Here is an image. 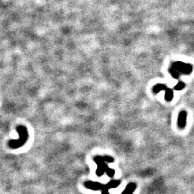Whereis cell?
<instances>
[{
    "label": "cell",
    "mask_w": 194,
    "mask_h": 194,
    "mask_svg": "<svg viewBox=\"0 0 194 194\" xmlns=\"http://www.w3.org/2000/svg\"><path fill=\"white\" fill-rule=\"evenodd\" d=\"M136 189H137V185L135 183H130L126 186L125 189L121 194H133Z\"/></svg>",
    "instance_id": "cell-6"
},
{
    "label": "cell",
    "mask_w": 194,
    "mask_h": 194,
    "mask_svg": "<svg viewBox=\"0 0 194 194\" xmlns=\"http://www.w3.org/2000/svg\"><path fill=\"white\" fill-rule=\"evenodd\" d=\"M173 98V91L171 89H166L165 90V99L166 101H171Z\"/></svg>",
    "instance_id": "cell-7"
},
{
    "label": "cell",
    "mask_w": 194,
    "mask_h": 194,
    "mask_svg": "<svg viewBox=\"0 0 194 194\" xmlns=\"http://www.w3.org/2000/svg\"><path fill=\"white\" fill-rule=\"evenodd\" d=\"M184 87H185V83H183V82H179V83L175 86L174 89H175V90H178L179 91V90L183 89Z\"/></svg>",
    "instance_id": "cell-9"
},
{
    "label": "cell",
    "mask_w": 194,
    "mask_h": 194,
    "mask_svg": "<svg viewBox=\"0 0 194 194\" xmlns=\"http://www.w3.org/2000/svg\"><path fill=\"white\" fill-rule=\"evenodd\" d=\"M120 184V181L118 180H112V181H109L107 184H104L102 189H101V194H110L109 193V189H114V188L118 187Z\"/></svg>",
    "instance_id": "cell-3"
},
{
    "label": "cell",
    "mask_w": 194,
    "mask_h": 194,
    "mask_svg": "<svg viewBox=\"0 0 194 194\" xmlns=\"http://www.w3.org/2000/svg\"><path fill=\"white\" fill-rule=\"evenodd\" d=\"M187 124V112L185 111H182L180 112L178 119V125L181 129L185 127Z\"/></svg>",
    "instance_id": "cell-5"
},
{
    "label": "cell",
    "mask_w": 194,
    "mask_h": 194,
    "mask_svg": "<svg viewBox=\"0 0 194 194\" xmlns=\"http://www.w3.org/2000/svg\"><path fill=\"white\" fill-rule=\"evenodd\" d=\"M166 86L165 84H157L155 85L153 88L154 93H158V92L163 91V90H166Z\"/></svg>",
    "instance_id": "cell-8"
},
{
    "label": "cell",
    "mask_w": 194,
    "mask_h": 194,
    "mask_svg": "<svg viewBox=\"0 0 194 194\" xmlns=\"http://www.w3.org/2000/svg\"><path fill=\"white\" fill-rule=\"evenodd\" d=\"M104 184L99 183V182H94V181H86L84 183L85 187L88 189L93 190V191H99L102 189Z\"/></svg>",
    "instance_id": "cell-4"
},
{
    "label": "cell",
    "mask_w": 194,
    "mask_h": 194,
    "mask_svg": "<svg viewBox=\"0 0 194 194\" xmlns=\"http://www.w3.org/2000/svg\"><path fill=\"white\" fill-rule=\"evenodd\" d=\"M93 160L97 165V169L96 171L97 176L101 177L105 173H107V175L109 177H113L115 175V171L114 169L109 168L107 165V163H113L114 158L110 156H96L93 158Z\"/></svg>",
    "instance_id": "cell-1"
},
{
    "label": "cell",
    "mask_w": 194,
    "mask_h": 194,
    "mask_svg": "<svg viewBox=\"0 0 194 194\" xmlns=\"http://www.w3.org/2000/svg\"><path fill=\"white\" fill-rule=\"evenodd\" d=\"M17 132L19 135V138L17 139H12L8 143V146L11 149L19 148L25 145L28 139V131L25 126H18L17 127Z\"/></svg>",
    "instance_id": "cell-2"
}]
</instances>
